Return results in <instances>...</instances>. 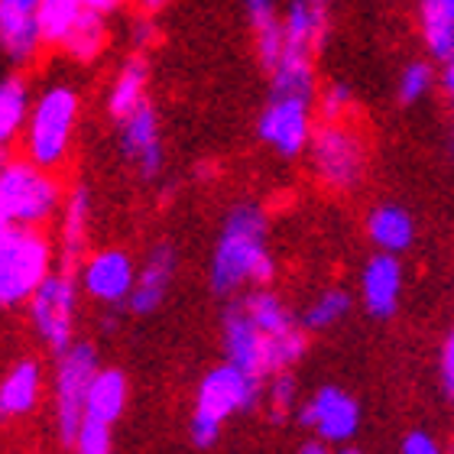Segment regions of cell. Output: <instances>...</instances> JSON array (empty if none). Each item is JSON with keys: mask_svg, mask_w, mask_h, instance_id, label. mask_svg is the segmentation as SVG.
I'll return each instance as SVG.
<instances>
[{"mask_svg": "<svg viewBox=\"0 0 454 454\" xmlns=\"http://www.w3.org/2000/svg\"><path fill=\"white\" fill-rule=\"evenodd\" d=\"M273 273L276 263L266 250V215L250 201L234 205L227 211L215 254H211V289L218 295H231L244 283L266 286Z\"/></svg>", "mask_w": 454, "mask_h": 454, "instance_id": "obj_1", "label": "cell"}, {"mask_svg": "<svg viewBox=\"0 0 454 454\" xmlns=\"http://www.w3.org/2000/svg\"><path fill=\"white\" fill-rule=\"evenodd\" d=\"M305 332L286 334V338H270L254 325V318L244 312V305H237L224 315V350L227 360L240 367L250 377L263 380L276 377L289 370L293 364H299L305 354Z\"/></svg>", "mask_w": 454, "mask_h": 454, "instance_id": "obj_2", "label": "cell"}, {"mask_svg": "<svg viewBox=\"0 0 454 454\" xmlns=\"http://www.w3.org/2000/svg\"><path fill=\"white\" fill-rule=\"evenodd\" d=\"M256 393H260V380L244 373L240 367H234L231 360L221 364V367L208 370L199 383L195 409H192V419H189L192 445H199V448L215 445L221 426H224L234 412L254 406Z\"/></svg>", "mask_w": 454, "mask_h": 454, "instance_id": "obj_3", "label": "cell"}, {"mask_svg": "<svg viewBox=\"0 0 454 454\" xmlns=\"http://www.w3.org/2000/svg\"><path fill=\"white\" fill-rule=\"evenodd\" d=\"M52 276V247L36 227H0V302H29L33 293Z\"/></svg>", "mask_w": 454, "mask_h": 454, "instance_id": "obj_4", "label": "cell"}, {"mask_svg": "<svg viewBox=\"0 0 454 454\" xmlns=\"http://www.w3.org/2000/svg\"><path fill=\"white\" fill-rule=\"evenodd\" d=\"M78 123V95L68 85H49L33 101L29 121L23 127V150L33 162L56 169L62 166L72 146Z\"/></svg>", "mask_w": 454, "mask_h": 454, "instance_id": "obj_5", "label": "cell"}, {"mask_svg": "<svg viewBox=\"0 0 454 454\" xmlns=\"http://www.w3.org/2000/svg\"><path fill=\"white\" fill-rule=\"evenodd\" d=\"M62 201L59 182L46 166L27 160H7L0 169V224L39 227L52 218Z\"/></svg>", "mask_w": 454, "mask_h": 454, "instance_id": "obj_6", "label": "cell"}, {"mask_svg": "<svg viewBox=\"0 0 454 454\" xmlns=\"http://www.w3.org/2000/svg\"><path fill=\"white\" fill-rule=\"evenodd\" d=\"M309 160L315 176L334 192H348L364 179L367 169V143L350 123L325 121L312 133L309 143Z\"/></svg>", "mask_w": 454, "mask_h": 454, "instance_id": "obj_7", "label": "cell"}, {"mask_svg": "<svg viewBox=\"0 0 454 454\" xmlns=\"http://www.w3.org/2000/svg\"><path fill=\"white\" fill-rule=\"evenodd\" d=\"M98 373V360L91 344H72L59 354L56 367V426L62 445H72L78 435V426L85 419V403L91 380Z\"/></svg>", "mask_w": 454, "mask_h": 454, "instance_id": "obj_8", "label": "cell"}, {"mask_svg": "<svg viewBox=\"0 0 454 454\" xmlns=\"http://www.w3.org/2000/svg\"><path fill=\"white\" fill-rule=\"evenodd\" d=\"M75 305L78 289L68 273H52L29 299V322H33L39 338L46 340V348L56 350V354L72 348Z\"/></svg>", "mask_w": 454, "mask_h": 454, "instance_id": "obj_9", "label": "cell"}, {"mask_svg": "<svg viewBox=\"0 0 454 454\" xmlns=\"http://www.w3.org/2000/svg\"><path fill=\"white\" fill-rule=\"evenodd\" d=\"M312 98L299 95H270V105L260 114L256 133L260 140L276 150L279 156H299L309 150L312 143V111H309Z\"/></svg>", "mask_w": 454, "mask_h": 454, "instance_id": "obj_10", "label": "cell"}, {"mask_svg": "<svg viewBox=\"0 0 454 454\" xmlns=\"http://www.w3.org/2000/svg\"><path fill=\"white\" fill-rule=\"evenodd\" d=\"M299 422L315 428V435H322V442H348L360 426V409L344 389L322 387L299 409Z\"/></svg>", "mask_w": 454, "mask_h": 454, "instance_id": "obj_11", "label": "cell"}, {"mask_svg": "<svg viewBox=\"0 0 454 454\" xmlns=\"http://www.w3.org/2000/svg\"><path fill=\"white\" fill-rule=\"evenodd\" d=\"M133 286H137V270H133V260L123 250H101V254L88 256L85 266H82V289L98 302H127Z\"/></svg>", "mask_w": 454, "mask_h": 454, "instance_id": "obj_12", "label": "cell"}, {"mask_svg": "<svg viewBox=\"0 0 454 454\" xmlns=\"http://www.w3.org/2000/svg\"><path fill=\"white\" fill-rule=\"evenodd\" d=\"M121 150L123 156L140 169L143 179H156L162 169V140H160V121L150 105L121 121Z\"/></svg>", "mask_w": 454, "mask_h": 454, "instance_id": "obj_13", "label": "cell"}, {"mask_svg": "<svg viewBox=\"0 0 454 454\" xmlns=\"http://www.w3.org/2000/svg\"><path fill=\"white\" fill-rule=\"evenodd\" d=\"M399 295H403V266L396 254H373L364 263L360 273V299L373 318H389L399 309Z\"/></svg>", "mask_w": 454, "mask_h": 454, "instance_id": "obj_14", "label": "cell"}, {"mask_svg": "<svg viewBox=\"0 0 454 454\" xmlns=\"http://www.w3.org/2000/svg\"><path fill=\"white\" fill-rule=\"evenodd\" d=\"M172 276H176V254H172V247L160 244L146 256V263H143L140 273H137V286H133L130 299H127L130 312H137V315L156 312L160 302L166 299V293H169Z\"/></svg>", "mask_w": 454, "mask_h": 454, "instance_id": "obj_15", "label": "cell"}, {"mask_svg": "<svg viewBox=\"0 0 454 454\" xmlns=\"http://www.w3.org/2000/svg\"><path fill=\"white\" fill-rule=\"evenodd\" d=\"M0 46H4L10 62H17V66H27L29 59H36L39 49L46 46L36 13L0 7Z\"/></svg>", "mask_w": 454, "mask_h": 454, "instance_id": "obj_16", "label": "cell"}, {"mask_svg": "<svg viewBox=\"0 0 454 454\" xmlns=\"http://www.w3.org/2000/svg\"><path fill=\"white\" fill-rule=\"evenodd\" d=\"M312 52H315V49L286 43V52L279 56V62L270 68V88H273V95L312 98V91H315Z\"/></svg>", "mask_w": 454, "mask_h": 454, "instance_id": "obj_17", "label": "cell"}, {"mask_svg": "<svg viewBox=\"0 0 454 454\" xmlns=\"http://www.w3.org/2000/svg\"><path fill=\"white\" fill-rule=\"evenodd\" d=\"M367 234L377 250L383 254H403L416 240V224L412 215L399 205H377L367 215Z\"/></svg>", "mask_w": 454, "mask_h": 454, "instance_id": "obj_18", "label": "cell"}, {"mask_svg": "<svg viewBox=\"0 0 454 454\" xmlns=\"http://www.w3.org/2000/svg\"><path fill=\"white\" fill-rule=\"evenodd\" d=\"M146 62L140 56H130L117 68V75L111 82V91H107V111H111L114 121H127L137 107L146 105Z\"/></svg>", "mask_w": 454, "mask_h": 454, "instance_id": "obj_19", "label": "cell"}, {"mask_svg": "<svg viewBox=\"0 0 454 454\" xmlns=\"http://www.w3.org/2000/svg\"><path fill=\"white\" fill-rule=\"evenodd\" d=\"M39 383H43V370L36 360H20L7 370V377L0 383V412L4 416H27L36 406Z\"/></svg>", "mask_w": 454, "mask_h": 454, "instance_id": "obj_20", "label": "cell"}, {"mask_svg": "<svg viewBox=\"0 0 454 454\" xmlns=\"http://www.w3.org/2000/svg\"><path fill=\"white\" fill-rule=\"evenodd\" d=\"M88 221H91V195L85 185H75L62 201V256L72 266L88 247Z\"/></svg>", "mask_w": 454, "mask_h": 454, "instance_id": "obj_21", "label": "cell"}, {"mask_svg": "<svg viewBox=\"0 0 454 454\" xmlns=\"http://www.w3.org/2000/svg\"><path fill=\"white\" fill-rule=\"evenodd\" d=\"M283 29H286V43H293V46H305V49L322 46L325 29H328L325 7L322 4H312V0H293L283 13Z\"/></svg>", "mask_w": 454, "mask_h": 454, "instance_id": "obj_22", "label": "cell"}, {"mask_svg": "<svg viewBox=\"0 0 454 454\" xmlns=\"http://www.w3.org/2000/svg\"><path fill=\"white\" fill-rule=\"evenodd\" d=\"M127 406V380H123L121 370H98L95 380H91V389H88V403H85V416L105 419V422H117Z\"/></svg>", "mask_w": 454, "mask_h": 454, "instance_id": "obj_23", "label": "cell"}, {"mask_svg": "<svg viewBox=\"0 0 454 454\" xmlns=\"http://www.w3.org/2000/svg\"><path fill=\"white\" fill-rule=\"evenodd\" d=\"M244 312L254 318V325L270 338H286V334L299 332L293 312L283 305V299L270 289H256L244 299Z\"/></svg>", "mask_w": 454, "mask_h": 454, "instance_id": "obj_24", "label": "cell"}, {"mask_svg": "<svg viewBox=\"0 0 454 454\" xmlns=\"http://www.w3.org/2000/svg\"><path fill=\"white\" fill-rule=\"evenodd\" d=\"M29 111H33L29 85L20 75H7L0 82V140L10 143L20 137L29 121Z\"/></svg>", "mask_w": 454, "mask_h": 454, "instance_id": "obj_25", "label": "cell"}, {"mask_svg": "<svg viewBox=\"0 0 454 454\" xmlns=\"http://www.w3.org/2000/svg\"><path fill=\"white\" fill-rule=\"evenodd\" d=\"M419 27H422V39H426V49L432 56L442 62L454 56V17L438 0L419 4Z\"/></svg>", "mask_w": 454, "mask_h": 454, "instance_id": "obj_26", "label": "cell"}, {"mask_svg": "<svg viewBox=\"0 0 454 454\" xmlns=\"http://www.w3.org/2000/svg\"><path fill=\"white\" fill-rule=\"evenodd\" d=\"M85 0H39V27L46 46H62L68 33L78 27V20L85 17Z\"/></svg>", "mask_w": 454, "mask_h": 454, "instance_id": "obj_27", "label": "cell"}, {"mask_svg": "<svg viewBox=\"0 0 454 454\" xmlns=\"http://www.w3.org/2000/svg\"><path fill=\"white\" fill-rule=\"evenodd\" d=\"M107 43V27H105V13H95L88 10L85 17L78 20V27L68 33V39L62 43L68 56L75 62H91V59L101 56V49Z\"/></svg>", "mask_w": 454, "mask_h": 454, "instance_id": "obj_28", "label": "cell"}, {"mask_svg": "<svg viewBox=\"0 0 454 454\" xmlns=\"http://www.w3.org/2000/svg\"><path fill=\"white\" fill-rule=\"evenodd\" d=\"M348 312H350V295L344 293V289H325V293L305 309V328L325 332V328L338 325Z\"/></svg>", "mask_w": 454, "mask_h": 454, "instance_id": "obj_29", "label": "cell"}, {"mask_svg": "<svg viewBox=\"0 0 454 454\" xmlns=\"http://www.w3.org/2000/svg\"><path fill=\"white\" fill-rule=\"evenodd\" d=\"M432 85H435L432 66H428V62H409V66H403V72H399L396 95L403 105H416V101H422V98L432 91Z\"/></svg>", "mask_w": 454, "mask_h": 454, "instance_id": "obj_30", "label": "cell"}, {"mask_svg": "<svg viewBox=\"0 0 454 454\" xmlns=\"http://www.w3.org/2000/svg\"><path fill=\"white\" fill-rule=\"evenodd\" d=\"M286 52V29H283V20H263V23H256V56L263 62V68H270L279 62V56Z\"/></svg>", "mask_w": 454, "mask_h": 454, "instance_id": "obj_31", "label": "cell"}, {"mask_svg": "<svg viewBox=\"0 0 454 454\" xmlns=\"http://www.w3.org/2000/svg\"><path fill=\"white\" fill-rule=\"evenodd\" d=\"M72 448H75V454H111V422L85 416Z\"/></svg>", "mask_w": 454, "mask_h": 454, "instance_id": "obj_32", "label": "cell"}, {"mask_svg": "<svg viewBox=\"0 0 454 454\" xmlns=\"http://www.w3.org/2000/svg\"><path fill=\"white\" fill-rule=\"evenodd\" d=\"M350 105H354V95H350V88L340 85V82H334V85L325 88L322 101H318L325 121H344L348 111H350Z\"/></svg>", "mask_w": 454, "mask_h": 454, "instance_id": "obj_33", "label": "cell"}, {"mask_svg": "<svg viewBox=\"0 0 454 454\" xmlns=\"http://www.w3.org/2000/svg\"><path fill=\"white\" fill-rule=\"evenodd\" d=\"M293 406H295V383L283 370V373H276L273 383H270V409H273V419H283Z\"/></svg>", "mask_w": 454, "mask_h": 454, "instance_id": "obj_34", "label": "cell"}, {"mask_svg": "<svg viewBox=\"0 0 454 454\" xmlns=\"http://www.w3.org/2000/svg\"><path fill=\"white\" fill-rule=\"evenodd\" d=\"M399 454H442V448H438L435 438L426 435V432H409L403 448H399Z\"/></svg>", "mask_w": 454, "mask_h": 454, "instance_id": "obj_35", "label": "cell"}, {"mask_svg": "<svg viewBox=\"0 0 454 454\" xmlns=\"http://www.w3.org/2000/svg\"><path fill=\"white\" fill-rule=\"evenodd\" d=\"M442 387H445L448 399H454V332H448L445 344H442Z\"/></svg>", "mask_w": 454, "mask_h": 454, "instance_id": "obj_36", "label": "cell"}, {"mask_svg": "<svg viewBox=\"0 0 454 454\" xmlns=\"http://www.w3.org/2000/svg\"><path fill=\"white\" fill-rule=\"evenodd\" d=\"M133 33H130V39H133V46H146V43H153V36H156V27H153L150 20L146 17H140V20H133Z\"/></svg>", "mask_w": 454, "mask_h": 454, "instance_id": "obj_37", "label": "cell"}, {"mask_svg": "<svg viewBox=\"0 0 454 454\" xmlns=\"http://www.w3.org/2000/svg\"><path fill=\"white\" fill-rule=\"evenodd\" d=\"M244 4H247V13H250V20H254V27L273 17V4H276V0H244Z\"/></svg>", "mask_w": 454, "mask_h": 454, "instance_id": "obj_38", "label": "cell"}, {"mask_svg": "<svg viewBox=\"0 0 454 454\" xmlns=\"http://www.w3.org/2000/svg\"><path fill=\"white\" fill-rule=\"evenodd\" d=\"M442 88H445V95L454 101V56L442 62Z\"/></svg>", "mask_w": 454, "mask_h": 454, "instance_id": "obj_39", "label": "cell"}, {"mask_svg": "<svg viewBox=\"0 0 454 454\" xmlns=\"http://www.w3.org/2000/svg\"><path fill=\"white\" fill-rule=\"evenodd\" d=\"M127 0H85V7L88 10H95V13H114V10H121Z\"/></svg>", "mask_w": 454, "mask_h": 454, "instance_id": "obj_40", "label": "cell"}, {"mask_svg": "<svg viewBox=\"0 0 454 454\" xmlns=\"http://www.w3.org/2000/svg\"><path fill=\"white\" fill-rule=\"evenodd\" d=\"M162 7H169V0H140L143 13H160Z\"/></svg>", "mask_w": 454, "mask_h": 454, "instance_id": "obj_41", "label": "cell"}, {"mask_svg": "<svg viewBox=\"0 0 454 454\" xmlns=\"http://www.w3.org/2000/svg\"><path fill=\"white\" fill-rule=\"evenodd\" d=\"M299 454H332V451H328V448H325V445H305Z\"/></svg>", "mask_w": 454, "mask_h": 454, "instance_id": "obj_42", "label": "cell"}, {"mask_svg": "<svg viewBox=\"0 0 454 454\" xmlns=\"http://www.w3.org/2000/svg\"><path fill=\"white\" fill-rule=\"evenodd\" d=\"M438 4H442V7H445L448 13H451V17H454V0H438Z\"/></svg>", "mask_w": 454, "mask_h": 454, "instance_id": "obj_43", "label": "cell"}, {"mask_svg": "<svg viewBox=\"0 0 454 454\" xmlns=\"http://www.w3.org/2000/svg\"><path fill=\"white\" fill-rule=\"evenodd\" d=\"M340 454H364V451H357V448H344Z\"/></svg>", "mask_w": 454, "mask_h": 454, "instance_id": "obj_44", "label": "cell"}, {"mask_svg": "<svg viewBox=\"0 0 454 454\" xmlns=\"http://www.w3.org/2000/svg\"><path fill=\"white\" fill-rule=\"evenodd\" d=\"M312 4H322V7H328V4H332V0H312Z\"/></svg>", "mask_w": 454, "mask_h": 454, "instance_id": "obj_45", "label": "cell"}]
</instances>
